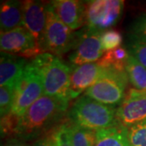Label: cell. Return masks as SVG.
I'll return each mask as SVG.
<instances>
[{
	"instance_id": "12",
	"label": "cell",
	"mask_w": 146,
	"mask_h": 146,
	"mask_svg": "<svg viewBox=\"0 0 146 146\" xmlns=\"http://www.w3.org/2000/svg\"><path fill=\"white\" fill-rule=\"evenodd\" d=\"M70 78V99L79 97L89 89L104 72L105 69L99 63H86L80 66H72Z\"/></svg>"
},
{
	"instance_id": "10",
	"label": "cell",
	"mask_w": 146,
	"mask_h": 146,
	"mask_svg": "<svg viewBox=\"0 0 146 146\" xmlns=\"http://www.w3.org/2000/svg\"><path fill=\"white\" fill-rule=\"evenodd\" d=\"M116 119L127 128L146 120V91L129 89L116 110Z\"/></svg>"
},
{
	"instance_id": "28",
	"label": "cell",
	"mask_w": 146,
	"mask_h": 146,
	"mask_svg": "<svg viewBox=\"0 0 146 146\" xmlns=\"http://www.w3.org/2000/svg\"><path fill=\"white\" fill-rule=\"evenodd\" d=\"M3 146H29L27 144L25 141L22 140L18 137H13L6 141Z\"/></svg>"
},
{
	"instance_id": "24",
	"label": "cell",
	"mask_w": 146,
	"mask_h": 146,
	"mask_svg": "<svg viewBox=\"0 0 146 146\" xmlns=\"http://www.w3.org/2000/svg\"><path fill=\"white\" fill-rule=\"evenodd\" d=\"M127 129L131 146H146V120Z\"/></svg>"
},
{
	"instance_id": "15",
	"label": "cell",
	"mask_w": 146,
	"mask_h": 146,
	"mask_svg": "<svg viewBox=\"0 0 146 146\" xmlns=\"http://www.w3.org/2000/svg\"><path fill=\"white\" fill-rule=\"evenodd\" d=\"M20 27H23L22 2L2 1L0 8L1 33L11 31Z\"/></svg>"
},
{
	"instance_id": "4",
	"label": "cell",
	"mask_w": 146,
	"mask_h": 146,
	"mask_svg": "<svg viewBox=\"0 0 146 146\" xmlns=\"http://www.w3.org/2000/svg\"><path fill=\"white\" fill-rule=\"evenodd\" d=\"M128 81L126 72L106 68L96 83L84 92V95L102 104L115 106L125 98Z\"/></svg>"
},
{
	"instance_id": "1",
	"label": "cell",
	"mask_w": 146,
	"mask_h": 146,
	"mask_svg": "<svg viewBox=\"0 0 146 146\" xmlns=\"http://www.w3.org/2000/svg\"><path fill=\"white\" fill-rule=\"evenodd\" d=\"M68 104L46 95L35 102L22 115L16 137L24 141L34 139L59 125L68 110Z\"/></svg>"
},
{
	"instance_id": "18",
	"label": "cell",
	"mask_w": 146,
	"mask_h": 146,
	"mask_svg": "<svg viewBox=\"0 0 146 146\" xmlns=\"http://www.w3.org/2000/svg\"><path fill=\"white\" fill-rule=\"evenodd\" d=\"M125 72L135 89L146 91V68L131 55L126 63Z\"/></svg>"
},
{
	"instance_id": "9",
	"label": "cell",
	"mask_w": 146,
	"mask_h": 146,
	"mask_svg": "<svg viewBox=\"0 0 146 146\" xmlns=\"http://www.w3.org/2000/svg\"><path fill=\"white\" fill-rule=\"evenodd\" d=\"M0 48L1 52L16 54L27 59L30 58L33 59L43 54L37 46L33 36L24 27L1 33Z\"/></svg>"
},
{
	"instance_id": "6",
	"label": "cell",
	"mask_w": 146,
	"mask_h": 146,
	"mask_svg": "<svg viewBox=\"0 0 146 146\" xmlns=\"http://www.w3.org/2000/svg\"><path fill=\"white\" fill-rule=\"evenodd\" d=\"M42 95H44V91L42 78L33 64L29 62L16 83L11 112L21 117Z\"/></svg>"
},
{
	"instance_id": "23",
	"label": "cell",
	"mask_w": 146,
	"mask_h": 146,
	"mask_svg": "<svg viewBox=\"0 0 146 146\" xmlns=\"http://www.w3.org/2000/svg\"><path fill=\"white\" fill-rule=\"evenodd\" d=\"M122 42L123 36L118 30L110 29L102 32L101 34V43L105 52L120 47Z\"/></svg>"
},
{
	"instance_id": "25",
	"label": "cell",
	"mask_w": 146,
	"mask_h": 146,
	"mask_svg": "<svg viewBox=\"0 0 146 146\" xmlns=\"http://www.w3.org/2000/svg\"><path fill=\"white\" fill-rule=\"evenodd\" d=\"M130 38L131 40L146 42V13L132 22L130 27Z\"/></svg>"
},
{
	"instance_id": "22",
	"label": "cell",
	"mask_w": 146,
	"mask_h": 146,
	"mask_svg": "<svg viewBox=\"0 0 146 146\" xmlns=\"http://www.w3.org/2000/svg\"><path fill=\"white\" fill-rule=\"evenodd\" d=\"M14 84L3 85L0 87V112L1 117L9 114L14 102Z\"/></svg>"
},
{
	"instance_id": "14",
	"label": "cell",
	"mask_w": 146,
	"mask_h": 146,
	"mask_svg": "<svg viewBox=\"0 0 146 146\" xmlns=\"http://www.w3.org/2000/svg\"><path fill=\"white\" fill-rule=\"evenodd\" d=\"M29 63L28 59L16 54L1 52L0 85L14 84L21 78Z\"/></svg>"
},
{
	"instance_id": "20",
	"label": "cell",
	"mask_w": 146,
	"mask_h": 146,
	"mask_svg": "<svg viewBox=\"0 0 146 146\" xmlns=\"http://www.w3.org/2000/svg\"><path fill=\"white\" fill-rule=\"evenodd\" d=\"M20 119L21 117L12 112L1 117V136L3 138L16 136Z\"/></svg>"
},
{
	"instance_id": "2",
	"label": "cell",
	"mask_w": 146,
	"mask_h": 146,
	"mask_svg": "<svg viewBox=\"0 0 146 146\" xmlns=\"http://www.w3.org/2000/svg\"><path fill=\"white\" fill-rule=\"evenodd\" d=\"M31 63L42 78L44 95L69 103L72 66L50 53L39 54Z\"/></svg>"
},
{
	"instance_id": "17",
	"label": "cell",
	"mask_w": 146,
	"mask_h": 146,
	"mask_svg": "<svg viewBox=\"0 0 146 146\" xmlns=\"http://www.w3.org/2000/svg\"><path fill=\"white\" fill-rule=\"evenodd\" d=\"M129 57L130 54L128 50L120 46L105 52L98 63L104 68H112L119 72H125L126 63Z\"/></svg>"
},
{
	"instance_id": "19",
	"label": "cell",
	"mask_w": 146,
	"mask_h": 146,
	"mask_svg": "<svg viewBox=\"0 0 146 146\" xmlns=\"http://www.w3.org/2000/svg\"><path fill=\"white\" fill-rule=\"evenodd\" d=\"M69 131L72 146H95V131L69 122Z\"/></svg>"
},
{
	"instance_id": "16",
	"label": "cell",
	"mask_w": 146,
	"mask_h": 146,
	"mask_svg": "<svg viewBox=\"0 0 146 146\" xmlns=\"http://www.w3.org/2000/svg\"><path fill=\"white\" fill-rule=\"evenodd\" d=\"M95 146H131L128 129L118 125L95 131Z\"/></svg>"
},
{
	"instance_id": "7",
	"label": "cell",
	"mask_w": 146,
	"mask_h": 146,
	"mask_svg": "<svg viewBox=\"0 0 146 146\" xmlns=\"http://www.w3.org/2000/svg\"><path fill=\"white\" fill-rule=\"evenodd\" d=\"M122 0H92L85 2V27L102 32L115 25L123 11Z\"/></svg>"
},
{
	"instance_id": "11",
	"label": "cell",
	"mask_w": 146,
	"mask_h": 146,
	"mask_svg": "<svg viewBox=\"0 0 146 146\" xmlns=\"http://www.w3.org/2000/svg\"><path fill=\"white\" fill-rule=\"evenodd\" d=\"M23 27L33 36L38 48L44 53L43 42L46 24V3L40 1L22 2Z\"/></svg>"
},
{
	"instance_id": "8",
	"label": "cell",
	"mask_w": 146,
	"mask_h": 146,
	"mask_svg": "<svg viewBox=\"0 0 146 146\" xmlns=\"http://www.w3.org/2000/svg\"><path fill=\"white\" fill-rule=\"evenodd\" d=\"M102 33L84 27L76 32V41L68 59L72 66L97 63L105 51L101 43Z\"/></svg>"
},
{
	"instance_id": "13",
	"label": "cell",
	"mask_w": 146,
	"mask_h": 146,
	"mask_svg": "<svg viewBox=\"0 0 146 146\" xmlns=\"http://www.w3.org/2000/svg\"><path fill=\"white\" fill-rule=\"evenodd\" d=\"M58 17L72 30L85 25V3L78 0H54L50 2Z\"/></svg>"
},
{
	"instance_id": "3",
	"label": "cell",
	"mask_w": 146,
	"mask_h": 146,
	"mask_svg": "<svg viewBox=\"0 0 146 146\" xmlns=\"http://www.w3.org/2000/svg\"><path fill=\"white\" fill-rule=\"evenodd\" d=\"M115 106L98 102L89 97H80L68 112L70 122L81 127L96 131L119 124Z\"/></svg>"
},
{
	"instance_id": "27",
	"label": "cell",
	"mask_w": 146,
	"mask_h": 146,
	"mask_svg": "<svg viewBox=\"0 0 146 146\" xmlns=\"http://www.w3.org/2000/svg\"><path fill=\"white\" fill-rule=\"evenodd\" d=\"M33 146H53L50 132H48L46 135L40 137L37 141L34 142Z\"/></svg>"
},
{
	"instance_id": "26",
	"label": "cell",
	"mask_w": 146,
	"mask_h": 146,
	"mask_svg": "<svg viewBox=\"0 0 146 146\" xmlns=\"http://www.w3.org/2000/svg\"><path fill=\"white\" fill-rule=\"evenodd\" d=\"M128 52L131 56L146 68V42L131 40L128 44Z\"/></svg>"
},
{
	"instance_id": "21",
	"label": "cell",
	"mask_w": 146,
	"mask_h": 146,
	"mask_svg": "<svg viewBox=\"0 0 146 146\" xmlns=\"http://www.w3.org/2000/svg\"><path fill=\"white\" fill-rule=\"evenodd\" d=\"M50 132L52 138L53 146H72L69 131V123H62Z\"/></svg>"
},
{
	"instance_id": "5",
	"label": "cell",
	"mask_w": 146,
	"mask_h": 146,
	"mask_svg": "<svg viewBox=\"0 0 146 146\" xmlns=\"http://www.w3.org/2000/svg\"><path fill=\"white\" fill-rule=\"evenodd\" d=\"M75 41L76 32H73L58 17L50 3H47L46 24L43 42L44 53H50L60 57L72 50Z\"/></svg>"
}]
</instances>
